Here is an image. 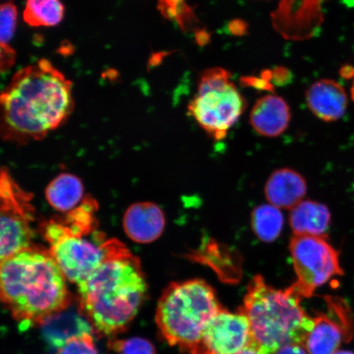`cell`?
Masks as SVG:
<instances>
[{
  "instance_id": "obj_26",
  "label": "cell",
  "mask_w": 354,
  "mask_h": 354,
  "mask_svg": "<svg viewBox=\"0 0 354 354\" xmlns=\"http://www.w3.org/2000/svg\"><path fill=\"white\" fill-rule=\"evenodd\" d=\"M342 77L348 79H352L353 83L351 86V98L354 102V68L351 66H344L342 70Z\"/></svg>"
},
{
  "instance_id": "obj_8",
  "label": "cell",
  "mask_w": 354,
  "mask_h": 354,
  "mask_svg": "<svg viewBox=\"0 0 354 354\" xmlns=\"http://www.w3.org/2000/svg\"><path fill=\"white\" fill-rule=\"evenodd\" d=\"M32 194L6 168L0 169V263L33 245L35 210Z\"/></svg>"
},
{
  "instance_id": "obj_11",
  "label": "cell",
  "mask_w": 354,
  "mask_h": 354,
  "mask_svg": "<svg viewBox=\"0 0 354 354\" xmlns=\"http://www.w3.org/2000/svg\"><path fill=\"white\" fill-rule=\"evenodd\" d=\"M333 315L314 318V326L304 342L309 354H335L344 339L351 335V316L340 301H329Z\"/></svg>"
},
{
  "instance_id": "obj_22",
  "label": "cell",
  "mask_w": 354,
  "mask_h": 354,
  "mask_svg": "<svg viewBox=\"0 0 354 354\" xmlns=\"http://www.w3.org/2000/svg\"><path fill=\"white\" fill-rule=\"evenodd\" d=\"M17 10L12 3L0 6V43L10 42L17 28Z\"/></svg>"
},
{
  "instance_id": "obj_9",
  "label": "cell",
  "mask_w": 354,
  "mask_h": 354,
  "mask_svg": "<svg viewBox=\"0 0 354 354\" xmlns=\"http://www.w3.org/2000/svg\"><path fill=\"white\" fill-rule=\"evenodd\" d=\"M290 252L297 281L293 285L304 298L310 297L317 287L331 278L343 275L338 251L326 236L294 234Z\"/></svg>"
},
{
  "instance_id": "obj_23",
  "label": "cell",
  "mask_w": 354,
  "mask_h": 354,
  "mask_svg": "<svg viewBox=\"0 0 354 354\" xmlns=\"http://www.w3.org/2000/svg\"><path fill=\"white\" fill-rule=\"evenodd\" d=\"M55 354H99L93 335L84 334L68 340Z\"/></svg>"
},
{
  "instance_id": "obj_7",
  "label": "cell",
  "mask_w": 354,
  "mask_h": 354,
  "mask_svg": "<svg viewBox=\"0 0 354 354\" xmlns=\"http://www.w3.org/2000/svg\"><path fill=\"white\" fill-rule=\"evenodd\" d=\"M245 108L246 101L231 81V73L221 68L203 72L197 94L188 106L190 116L215 140L227 136Z\"/></svg>"
},
{
  "instance_id": "obj_6",
  "label": "cell",
  "mask_w": 354,
  "mask_h": 354,
  "mask_svg": "<svg viewBox=\"0 0 354 354\" xmlns=\"http://www.w3.org/2000/svg\"><path fill=\"white\" fill-rule=\"evenodd\" d=\"M41 230L50 246L48 251L66 281L77 285L100 267L114 241L100 232L88 231L66 219L47 221Z\"/></svg>"
},
{
  "instance_id": "obj_27",
  "label": "cell",
  "mask_w": 354,
  "mask_h": 354,
  "mask_svg": "<svg viewBox=\"0 0 354 354\" xmlns=\"http://www.w3.org/2000/svg\"><path fill=\"white\" fill-rule=\"evenodd\" d=\"M238 354H263L261 353L259 349H257L255 347L252 346V345L249 344L245 348L243 349L242 351L239 353Z\"/></svg>"
},
{
  "instance_id": "obj_28",
  "label": "cell",
  "mask_w": 354,
  "mask_h": 354,
  "mask_svg": "<svg viewBox=\"0 0 354 354\" xmlns=\"http://www.w3.org/2000/svg\"><path fill=\"white\" fill-rule=\"evenodd\" d=\"M335 354H354V353L349 351H339L336 352Z\"/></svg>"
},
{
  "instance_id": "obj_19",
  "label": "cell",
  "mask_w": 354,
  "mask_h": 354,
  "mask_svg": "<svg viewBox=\"0 0 354 354\" xmlns=\"http://www.w3.org/2000/svg\"><path fill=\"white\" fill-rule=\"evenodd\" d=\"M251 227L261 241L272 243L281 236L284 216L280 209L270 203L259 205L252 212Z\"/></svg>"
},
{
  "instance_id": "obj_20",
  "label": "cell",
  "mask_w": 354,
  "mask_h": 354,
  "mask_svg": "<svg viewBox=\"0 0 354 354\" xmlns=\"http://www.w3.org/2000/svg\"><path fill=\"white\" fill-rule=\"evenodd\" d=\"M24 16L30 26H56L64 19V7L60 0H28Z\"/></svg>"
},
{
  "instance_id": "obj_17",
  "label": "cell",
  "mask_w": 354,
  "mask_h": 354,
  "mask_svg": "<svg viewBox=\"0 0 354 354\" xmlns=\"http://www.w3.org/2000/svg\"><path fill=\"white\" fill-rule=\"evenodd\" d=\"M330 223V212L323 203L302 201L291 209L290 224L294 234L326 236Z\"/></svg>"
},
{
  "instance_id": "obj_24",
  "label": "cell",
  "mask_w": 354,
  "mask_h": 354,
  "mask_svg": "<svg viewBox=\"0 0 354 354\" xmlns=\"http://www.w3.org/2000/svg\"><path fill=\"white\" fill-rule=\"evenodd\" d=\"M15 50L6 44L0 43V73H6L15 64Z\"/></svg>"
},
{
  "instance_id": "obj_25",
  "label": "cell",
  "mask_w": 354,
  "mask_h": 354,
  "mask_svg": "<svg viewBox=\"0 0 354 354\" xmlns=\"http://www.w3.org/2000/svg\"><path fill=\"white\" fill-rule=\"evenodd\" d=\"M304 345L299 344H290L278 349L274 354H308Z\"/></svg>"
},
{
  "instance_id": "obj_14",
  "label": "cell",
  "mask_w": 354,
  "mask_h": 354,
  "mask_svg": "<svg viewBox=\"0 0 354 354\" xmlns=\"http://www.w3.org/2000/svg\"><path fill=\"white\" fill-rule=\"evenodd\" d=\"M306 100L310 111L322 121H337L346 113V92L333 80H320L313 83L306 92Z\"/></svg>"
},
{
  "instance_id": "obj_12",
  "label": "cell",
  "mask_w": 354,
  "mask_h": 354,
  "mask_svg": "<svg viewBox=\"0 0 354 354\" xmlns=\"http://www.w3.org/2000/svg\"><path fill=\"white\" fill-rule=\"evenodd\" d=\"M41 333L50 347L59 349L71 339L95 331L78 303H73L61 311L52 314L41 325Z\"/></svg>"
},
{
  "instance_id": "obj_5",
  "label": "cell",
  "mask_w": 354,
  "mask_h": 354,
  "mask_svg": "<svg viewBox=\"0 0 354 354\" xmlns=\"http://www.w3.org/2000/svg\"><path fill=\"white\" fill-rule=\"evenodd\" d=\"M221 308L214 288L205 281L172 282L158 300L155 319L171 346L197 354L203 331Z\"/></svg>"
},
{
  "instance_id": "obj_4",
  "label": "cell",
  "mask_w": 354,
  "mask_h": 354,
  "mask_svg": "<svg viewBox=\"0 0 354 354\" xmlns=\"http://www.w3.org/2000/svg\"><path fill=\"white\" fill-rule=\"evenodd\" d=\"M303 298L293 285L277 290L262 276L252 279L243 306L239 308L250 322V344L263 354H274L290 344L304 345L314 318L301 306Z\"/></svg>"
},
{
  "instance_id": "obj_1",
  "label": "cell",
  "mask_w": 354,
  "mask_h": 354,
  "mask_svg": "<svg viewBox=\"0 0 354 354\" xmlns=\"http://www.w3.org/2000/svg\"><path fill=\"white\" fill-rule=\"evenodd\" d=\"M72 82L50 62L19 71L0 94V136L10 142L39 140L73 112Z\"/></svg>"
},
{
  "instance_id": "obj_3",
  "label": "cell",
  "mask_w": 354,
  "mask_h": 354,
  "mask_svg": "<svg viewBox=\"0 0 354 354\" xmlns=\"http://www.w3.org/2000/svg\"><path fill=\"white\" fill-rule=\"evenodd\" d=\"M66 279L50 251L32 245L0 263V300L25 327L69 306Z\"/></svg>"
},
{
  "instance_id": "obj_10",
  "label": "cell",
  "mask_w": 354,
  "mask_h": 354,
  "mask_svg": "<svg viewBox=\"0 0 354 354\" xmlns=\"http://www.w3.org/2000/svg\"><path fill=\"white\" fill-rule=\"evenodd\" d=\"M251 342L250 322L245 313L221 308L203 331L197 354H238Z\"/></svg>"
},
{
  "instance_id": "obj_13",
  "label": "cell",
  "mask_w": 354,
  "mask_h": 354,
  "mask_svg": "<svg viewBox=\"0 0 354 354\" xmlns=\"http://www.w3.org/2000/svg\"><path fill=\"white\" fill-rule=\"evenodd\" d=\"M124 231L131 241L149 243L165 232L166 216L157 205L150 202L135 203L128 207L123 219Z\"/></svg>"
},
{
  "instance_id": "obj_18",
  "label": "cell",
  "mask_w": 354,
  "mask_h": 354,
  "mask_svg": "<svg viewBox=\"0 0 354 354\" xmlns=\"http://www.w3.org/2000/svg\"><path fill=\"white\" fill-rule=\"evenodd\" d=\"M83 194L81 180L76 176L63 174L57 176L48 185L46 196L53 209L61 212H70L77 209Z\"/></svg>"
},
{
  "instance_id": "obj_16",
  "label": "cell",
  "mask_w": 354,
  "mask_h": 354,
  "mask_svg": "<svg viewBox=\"0 0 354 354\" xmlns=\"http://www.w3.org/2000/svg\"><path fill=\"white\" fill-rule=\"evenodd\" d=\"M307 189L302 175L290 168H281L270 176L264 193L270 205L280 209H291L303 201Z\"/></svg>"
},
{
  "instance_id": "obj_21",
  "label": "cell",
  "mask_w": 354,
  "mask_h": 354,
  "mask_svg": "<svg viewBox=\"0 0 354 354\" xmlns=\"http://www.w3.org/2000/svg\"><path fill=\"white\" fill-rule=\"evenodd\" d=\"M109 348L116 354H157L153 344L148 339L140 337L112 339Z\"/></svg>"
},
{
  "instance_id": "obj_2",
  "label": "cell",
  "mask_w": 354,
  "mask_h": 354,
  "mask_svg": "<svg viewBox=\"0 0 354 354\" xmlns=\"http://www.w3.org/2000/svg\"><path fill=\"white\" fill-rule=\"evenodd\" d=\"M78 286V303L95 334L113 338L127 328L148 286L140 261L114 239L107 258Z\"/></svg>"
},
{
  "instance_id": "obj_15",
  "label": "cell",
  "mask_w": 354,
  "mask_h": 354,
  "mask_svg": "<svg viewBox=\"0 0 354 354\" xmlns=\"http://www.w3.org/2000/svg\"><path fill=\"white\" fill-rule=\"evenodd\" d=\"M291 119L290 106L281 97L268 95L256 102L250 114V124L258 134L277 137L289 127Z\"/></svg>"
}]
</instances>
